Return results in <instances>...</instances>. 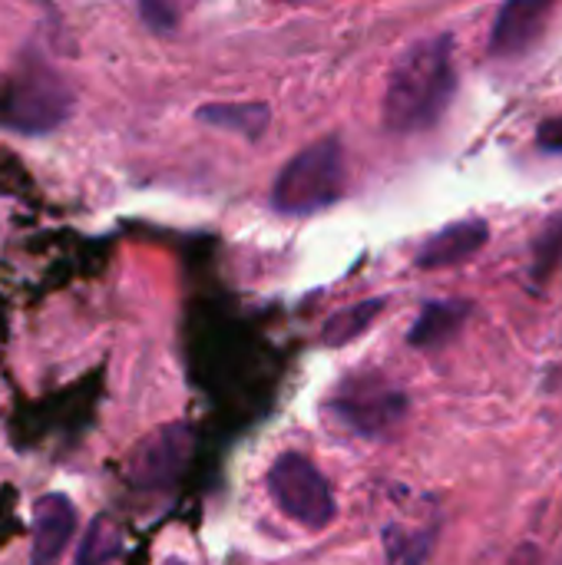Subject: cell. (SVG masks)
<instances>
[{
    "label": "cell",
    "mask_w": 562,
    "mask_h": 565,
    "mask_svg": "<svg viewBox=\"0 0 562 565\" xmlns=\"http://www.w3.org/2000/svg\"><path fill=\"white\" fill-rule=\"evenodd\" d=\"M454 89V40L431 36L414 43L391 70L384 93V126L401 136L431 129L447 113Z\"/></svg>",
    "instance_id": "obj_1"
},
{
    "label": "cell",
    "mask_w": 562,
    "mask_h": 565,
    "mask_svg": "<svg viewBox=\"0 0 562 565\" xmlns=\"http://www.w3.org/2000/svg\"><path fill=\"white\" fill-rule=\"evenodd\" d=\"M344 192V149L335 136L295 152L275 179L272 205L282 215H311Z\"/></svg>",
    "instance_id": "obj_2"
},
{
    "label": "cell",
    "mask_w": 562,
    "mask_h": 565,
    "mask_svg": "<svg viewBox=\"0 0 562 565\" xmlns=\"http://www.w3.org/2000/svg\"><path fill=\"white\" fill-rule=\"evenodd\" d=\"M73 113V89L40 60H26L3 96V122L17 132H50Z\"/></svg>",
    "instance_id": "obj_3"
},
{
    "label": "cell",
    "mask_w": 562,
    "mask_h": 565,
    "mask_svg": "<svg viewBox=\"0 0 562 565\" xmlns=\"http://www.w3.org/2000/svg\"><path fill=\"white\" fill-rule=\"evenodd\" d=\"M268 493L288 520L308 530H325L338 513L331 483L305 454H282L272 463Z\"/></svg>",
    "instance_id": "obj_4"
},
{
    "label": "cell",
    "mask_w": 562,
    "mask_h": 565,
    "mask_svg": "<svg viewBox=\"0 0 562 565\" xmlns=\"http://www.w3.org/2000/svg\"><path fill=\"white\" fill-rule=\"evenodd\" d=\"M331 414L361 437H381L404 420L407 397L384 381H344Z\"/></svg>",
    "instance_id": "obj_5"
},
{
    "label": "cell",
    "mask_w": 562,
    "mask_h": 565,
    "mask_svg": "<svg viewBox=\"0 0 562 565\" xmlns=\"http://www.w3.org/2000/svg\"><path fill=\"white\" fill-rule=\"evenodd\" d=\"M189 450H192V434L182 424H169V427L149 434L129 460L132 487L146 490V493L169 490L179 480V473L189 460Z\"/></svg>",
    "instance_id": "obj_6"
},
{
    "label": "cell",
    "mask_w": 562,
    "mask_h": 565,
    "mask_svg": "<svg viewBox=\"0 0 562 565\" xmlns=\"http://www.w3.org/2000/svg\"><path fill=\"white\" fill-rule=\"evenodd\" d=\"M556 0H503L494 30H490V56H523L547 30Z\"/></svg>",
    "instance_id": "obj_7"
},
{
    "label": "cell",
    "mask_w": 562,
    "mask_h": 565,
    "mask_svg": "<svg viewBox=\"0 0 562 565\" xmlns=\"http://www.w3.org/2000/svg\"><path fill=\"white\" fill-rule=\"evenodd\" d=\"M76 533V507L63 493H46L33 507L30 565H53Z\"/></svg>",
    "instance_id": "obj_8"
},
{
    "label": "cell",
    "mask_w": 562,
    "mask_h": 565,
    "mask_svg": "<svg viewBox=\"0 0 562 565\" xmlns=\"http://www.w3.org/2000/svg\"><path fill=\"white\" fill-rule=\"evenodd\" d=\"M490 238V228L484 218H464L454 222L447 228H441L437 235H431L421 252H417V268L434 271V268H454L464 265L467 258H474Z\"/></svg>",
    "instance_id": "obj_9"
},
{
    "label": "cell",
    "mask_w": 562,
    "mask_h": 565,
    "mask_svg": "<svg viewBox=\"0 0 562 565\" xmlns=\"http://www.w3.org/2000/svg\"><path fill=\"white\" fill-rule=\"evenodd\" d=\"M467 315H470V305L467 301H431L421 311V318L414 321L407 341L414 348H424V351L427 348H441V344H447L464 328Z\"/></svg>",
    "instance_id": "obj_10"
},
{
    "label": "cell",
    "mask_w": 562,
    "mask_h": 565,
    "mask_svg": "<svg viewBox=\"0 0 562 565\" xmlns=\"http://www.w3.org/2000/svg\"><path fill=\"white\" fill-rule=\"evenodd\" d=\"M195 119L205 126H219V129H232L248 139H258L268 129L272 113L265 103H205L195 109Z\"/></svg>",
    "instance_id": "obj_11"
},
{
    "label": "cell",
    "mask_w": 562,
    "mask_h": 565,
    "mask_svg": "<svg viewBox=\"0 0 562 565\" xmlns=\"http://www.w3.org/2000/svg\"><path fill=\"white\" fill-rule=\"evenodd\" d=\"M123 553V533L109 516H93L73 565H113Z\"/></svg>",
    "instance_id": "obj_12"
},
{
    "label": "cell",
    "mask_w": 562,
    "mask_h": 565,
    "mask_svg": "<svg viewBox=\"0 0 562 565\" xmlns=\"http://www.w3.org/2000/svg\"><path fill=\"white\" fill-rule=\"evenodd\" d=\"M381 311H384V298L358 301V305H351V308L338 311V315L325 324L321 341H325L328 348H341V344H348V341L361 338V334L374 324V318H378Z\"/></svg>",
    "instance_id": "obj_13"
},
{
    "label": "cell",
    "mask_w": 562,
    "mask_h": 565,
    "mask_svg": "<svg viewBox=\"0 0 562 565\" xmlns=\"http://www.w3.org/2000/svg\"><path fill=\"white\" fill-rule=\"evenodd\" d=\"M533 268L540 278H550L556 268H562V212L547 222V228L537 235L533 245Z\"/></svg>",
    "instance_id": "obj_14"
},
{
    "label": "cell",
    "mask_w": 562,
    "mask_h": 565,
    "mask_svg": "<svg viewBox=\"0 0 562 565\" xmlns=\"http://www.w3.org/2000/svg\"><path fill=\"white\" fill-rule=\"evenodd\" d=\"M139 13H142V20H146L152 30H159V33H169V30L176 26V20H179L172 0H139Z\"/></svg>",
    "instance_id": "obj_15"
},
{
    "label": "cell",
    "mask_w": 562,
    "mask_h": 565,
    "mask_svg": "<svg viewBox=\"0 0 562 565\" xmlns=\"http://www.w3.org/2000/svg\"><path fill=\"white\" fill-rule=\"evenodd\" d=\"M540 146L550 152H562V116H553L547 122H540Z\"/></svg>",
    "instance_id": "obj_16"
},
{
    "label": "cell",
    "mask_w": 562,
    "mask_h": 565,
    "mask_svg": "<svg viewBox=\"0 0 562 565\" xmlns=\"http://www.w3.org/2000/svg\"><path fill=\"white\" fill-rule=\"evenodd\" d=\"M275 3H298V0H275Z\"/></svg>",
    "instance_id": "obj_17"
}]
</instances>
